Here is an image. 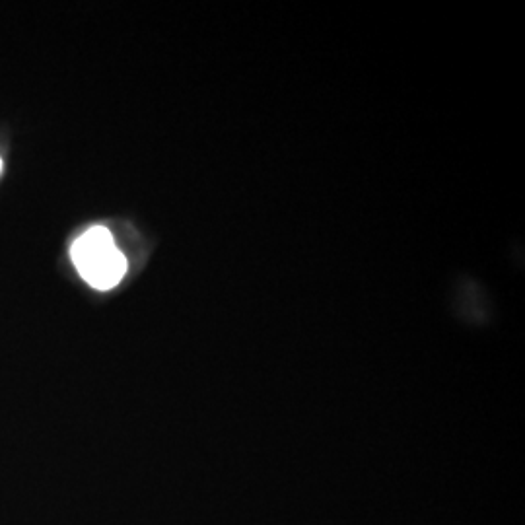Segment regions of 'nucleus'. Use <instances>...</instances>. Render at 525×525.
<instances>
[{"label": "nucleus", "mask_w": 525, "mask_h": 525, "mask_svg": "<svg viewBox=\"0 0 525 525\" xmlns=\"http://www.w3.org/2000/svg\"><path fill=\"white\" fill-rule=\"evenodd\" d=\"M0 172H2V160H0Z\"/></svg>", "instance_id": "obj_2"}, {"label": "nucleus", "mask_w": 525, "mask_h": 525, "mask_svg": "<svg viewBox=\"0 0 525 525\" xmlns=\"http://www.w3.org/2000/svg\"><path fill=\"white\" fill-rule=\"evenodd\" d=\"M78 275L96 290H111L127 275V257L117 249L111 232L92 226L70 247Z\"/></svg>", "instance_id": "obj_1"}]
</instances>
